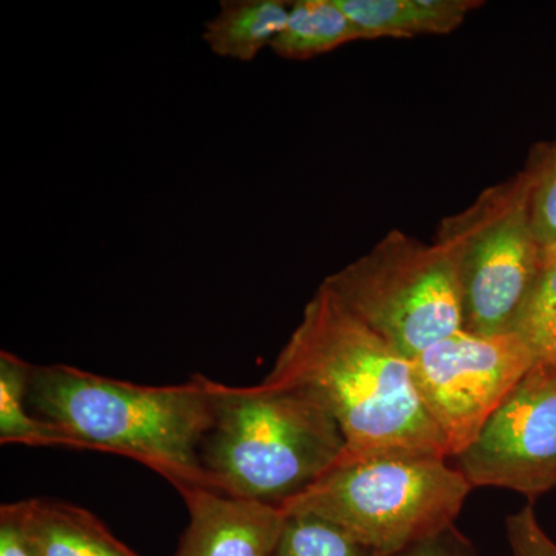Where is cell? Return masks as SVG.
Listing matches in <instances>:
<instances>
[{
  "instance_id": "1",
  "label": "cell",
  "mask_w": 556,
  "mask_h": 556,
  "mask_svg": "<svg viewBox=\"0 0 556 556\" xmlns=\"http://www.w3.org/2000/svg\"><path fill=\"white\" fill-rule=\"evenodd\" d=\"M263 380L308 391L328 409L346 442L340 460L450 457L447 442L417 393L412 361L324 283Z\"/></svg>"
},
{
  "instance_id": "2",
  "label": "cell",
  "mask_w": 556,
  "mask_h": 556,
  "mask_svg": "<svg viewBox=\"0 0 556 556\" xmlns=\"http://www.w3.org/2000/svg\"><path fill=\"white\" fill-rule=\"evenodd\" d=\"M212 382L195 375L181 386H138L70 365H39L28 404L60 428L70 448L131 457L177 490H215L200 459L214 419Z\"/></svg>"
},
{
  "instance_id": "3",
  "label": "cell",
  "mask_w": 556,
  "mask_h": 556,
  "mask_svg": "<svg viewBox=\"0 0 556 556\" xmlns=\"http://www.w3.org/2000/svg\"><path fill=\"white\" fill-rule=\"evenodd\" d=\"M212 394L214 419L200 459L219 493L281 507L345 455L339 424L308 391L214 380Z\"/></svg>"
},
{
  "instance_id": "4",
  "label": "cell",
  "mask_w": 556,
  "mask_h": 556,
  "mask_svg": "<svg viewBox=\"0 0 556 556\" xmlns=\"http://www.w3.org/2000/svg\"><path fill=\"white\" fill-rule=\"evenodd\" d=\"M471 490L442 457L372 456L339 460L280 508L327 519L380 556H393L455 526Z\"/></svg>"
},
{
  "instance_id": "5",
  "label": "cell",
  "mask_w": 556,
  "mask_h": 556,
  "mask_svg": "<svg viewBox=\"0 0 556 556\" xmlns=\"http://www.w3.org/2000/svg\"><path fill=\"white\" fill-rule=\"evenodd\" d=\"M541 155L517 177L484 190L466 211L445 218L437 243L456 266L464 331H514L543 269L533 228Z\"/></svg>"
},
{
  "instance_id": "6",
  "label": "cell",
  "mask_w": 556,
  "mask_h": 556,
  "mask_svg": "<svg viewBox=\"0 0 556 556\" xmlns=\"http://www.w3.org/2000/svg\"><path fill=\"white\" fill-rule=\"evenodd\" d=\"M321 283L408 361L463 329L456 266L437 241L390 230Z\"/></svg>"
},
{
  "instance_id": "7",
  "label": "cell",
  "mask_w": 556,
  "mask_h": 556,
  "mask_svg": "<svg viewBox=\"0 0 556 556\" xmlns=\"http://www.w3.org/2000/svg\"><path fill=\"white\" fill-rule=\"evenodd\" d=\"M536 364L517 331L481 336L459 331L413 358L420 401L455 459Z\"/></svg>"
},
{
  "instance_id": "8",
  "label": "cell",
  "mask_w": 556,
  "mask_h": 556,
  "mask_svg": "<svg viewBox=\"0 0 556 556\" xmlns=\"http://www.w3.org/2000/svg\"><path fill=\"white\" fill-rule=\"evenodd\" d=\"M455 467L473 489L500 486L530 503L556 489V368L533 365Z\"/></svg>"
},
{
  "instance_id": "9",
  "label": "cell",
  "mask_w": 556,
  "mask_h": 556,
  "mask_svg": "<svg viewBox=\"0 0 556 556\" xmlns=\"http://www.w3.org/2000/svg\"><path fill=\"white\" fill-rule=\"evenodd\" d=\"M178 493L189 521L174 556H269L287 518L280 507L203 486Z\"/></svg>"
},
{
  "instance_id": "10",
  "label": "cell",
  "mask_w": 556,
  "mask_h": 556,
  "mask_svg": "<svg viewBox=\"0 0 556 556\" xmlns=\"http://www.w3.org/2000/svg\"><path fill=\"white\" fill-rule=\"evenodd\" d=\"M343 13L371 39L450 35L479 0H336Z\"/></svg>"
},
{
  "instance_id": "11",
  "label": "cell",
  "mask_w": 556,
  "mask_h": 556,
  "mask_svg": "<svg viewBox=\"0 0 556 556\" xmlns=\"http://www.w3.org/2000/svg\"><path fill=\"white\" fill-rule=\"evenodd\" d=\"M25 506L38 556H139L86 508L47 497Z\"/></svg>"
},
{
  "instance_id": "12",
  "label": "cell",
  "mask_w": 556,
  "mask_h": 556,
  "mask_svg": "<svg viewBox=\"0 0 556 556\" xmlns=\"http://www.w3.org/2000/svg\"><path fill=\"white\" fill-rule=\"evenodd\" d=\"M289 11L285 0H222L218 14L204 24L203 40L219 58L254 61L285 30Z\"/></svg>"
},
{
  "instance_id": "13",
  "label": "cell",
  "mask_w": 556,
  "mask_h": 556,
  "mask_svg": "<svg viewBox=\"0 0 556 556\" xmlns=\"http://www.w3.org/2000/svg\"><path fill=\"white\" fill-rule=\"evenodd\" d=\"M354 40L368 38L336 0H298L291 2L287 27L270 49L283 60L306 61Z\"/></svg>"
},
{
  "instance_id": "14",
  "label": "cell",
  "mask_w": 556,
  "mask_h": 556,
  "mask_svg": "<svg viewBox=\"0 0 556 556\" xmlns=\"http://www.w3.org/2000/svg\"><path fill=\"white\" fill-rule=\"evenodd\" d=\"M33 367L35 365L10 351L0 353V442L31 447H70L68 439L60 428L28 413Z\"/></svg>"
},
{
  "instance_id": "15",
  "label": "cell",
  "mask_w": 556,
  "mask_h": 556,
  "mask_svg": "<svg viewBox=\"0 0 556 556\" xmlns=\"http://www.w3.org/2000/svg\"><path fill=\"white\" fill-rule=\"evenodd\" d=\"M269 556L380 555L327 519L299 514L287 515L283 529Z\"/></svg>"
},
{
  "instance_id": "16",
  "label": "cell",
  "mask_w": 556,
  "mask_h": 556,
  "mask_svg": "<svg viewBox=\"0 0 556 556\" xmlns=\"http://www.w3.org/2000/svg\"><path fill=\"white\" fill-rule=\"evenodd\" d=\"M514 331L530 348L536 364L556 368V263L543 265Z\"/></svg>"
},
{
  "instance_id": "17",
  "label": "cell",
  "mask_w": 556,
  "mask_h": 556,
  "mask_svg": "<svg viewBox=\"0 0 556 556\" xmlns=\"http://www.w3.org/2000/svg\"><path fill=\"white\" fill-rule=\"evenodd\" d=\"M533 228L541 248L556 240V148L541 153V172L533 195Z\"/></svg>"
},
{
  "instance_id": "18",
  "label": "cell",
  "mask_w": 556,
  "mask_h": 556,
  "mask_svg": "<svg viewBox=\"0 0 556 556\" xmlns=\"http://www.w3.org/2000/svg\"><path fill=\"white\" fill-rule=\"evenodd\" d=\"M506 532L511 556H556V544L538 521L532 503L508 515Z\"/></svg>"
},
{
  "instance_id": "19",
  "label": "cell",
  "mask_w": 556,
  "mask_h": 556,
  "mask_svg": "<svg viewBox=\"0 0 556 556\" xmlns=\"http://www.w3.org/2000/svg\"><path fill=\"white\" fill-rule=\"evenodd\" d=\"M0 556H38L27 529L25 501L0 507Z\"/></svg>"
},
{
  "instance_id": "20",
  "label": "cell",
  "mask_w": 556,
  "mask_h": 556,
  "mask_svg": "<svg viewBox=\"0 0 556 556\" xmlns=\"http://www.w3.org/2000/svg\"><path fill=\"white\" fill-rule=\"evenodd\" d=\"M393 556H479L477 547L456 526L417 541Z\"/></svg>"
},
{
  "instance_id": "21",
  "label": "cell",
  "mask_w": 556,
  "mask_h": 556,
  "mask_svg": "<svg viewBox=\"0 0 556 556\" xmlns=\"http://www.w3.org/2000/svg\"><path fill=\"white\" fill-rule=\"evenodd\" d=\"M556 263V240L543 248V265Z\"/></svg>"
}]
</instances>
